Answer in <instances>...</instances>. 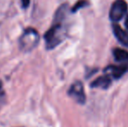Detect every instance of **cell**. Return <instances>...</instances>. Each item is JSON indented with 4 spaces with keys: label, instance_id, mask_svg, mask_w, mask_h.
Listing matches in <instances>:
<instances>
[{
    "label": "cell",
    "instance_id": "obj_9",
    "mask_svg": "<svg viewBox=\"0 0 128 127\" xmlns=\"http://www.w3.org/2000/svg\"><path fill=\"white\" fill-rule=\"evenodd\" d=\"M88 5V2L86 0H79L78 2H77V3L72 7V12H76L79 9L84 8V7L87 6Z\"/></svg>",
    "mask_w": 128,
    "mask_h": 127
},
{
    "label": "cell",
    "instance_id": "obj_5",
    "mask_svg": "<svg viewBox=\"0 0 128 127\" xmlns=\"http://www.w3.org/2000/svg\"><path fill=\"white\" fill-rule=\"evenodd\" d=\"M128 71V67L124 64H120V65H109L104 69V72L106 74L109 75L110 77H112V78H121L124 74Z\"/></svg>",
    "mask_w": 128,
    "mask_h": 127
},
{
    "label": "cell",
    "instance_id": "obj_4",
    "mask_svg": "<svg viewBox=\"0 0 128 127\" xmlns=\"http://www.w3.org/2000/svg\"><path fill=\"white\" fill-rule=\"evenodd\" d=\"M68 94L70 97L73 98L77 103L78 104H84L86 99V93H84V86L83 84L79 81H76L71 85L69 91H68Z\"/></svg>",
    "mask_w": 128,
    "mask_h": 127
},
{
    "label": "cell",
    "instance_id": "obj_10",
    "mask_svg": "<svg viewBox=\"0 0 128 127\" xmlns=\"http://www.w3.org/2000/svg\"><path fill=\"white\" fill-rule=\"evenodd\" d=\"M4 102H5V92L4 91L3 85L0 82V108L2 107V105H4Z\"/></svg>",
    "mask_w": 128,
    "mask_h": 127
},
{
    "label": "cell",
    "instance_id": "obj_12",
    "mask_svg": "<svg viewBox=\"0 0 128 127\" xmlns=\"http://www.w3.org/2000/svg\"><path fill=\"white\" fill-rule=\"evenodd\" d=\"M125 25H126V28L127 31H128V15H127V17H126V21H125Z\"/></svg>",
    "mask_w": 128,
    "mask_h": 127
},
{
    "label": "cell",
    "instance_id": "obj_8",
    "mask_svg": "<svg viewBox=\"0 0 128 127\" xmlns=\"http://www.w3.org/2000/svg\"><path fill=\"white\" fill-rule=\"evenodd\" d=\"M112 54L117 62L128 67V51L120 48H115L112 51Z\"/></svg>",
    "mask_w": 128,
    "mask_h": 127
},
{
    "label": "cell",
    "instance_id": "obj_3",
    "mask_svg": "<svg viewBox=\"0 0 128 127\" xmlns=\"http://www.w3.org/2000/svg\"><path fill=\"white\" fill-rule=\"evenodd\" d=\"M127 3L125 0H115L111 7L109 17L112 22L120 21L127 12Z\"/></svg>",
    "mask_w": 128,
    "mask_h": 127
},
{
    "label": "cell",
    "instance_id": "obj_2",
    "mask_svg": "<svg viewBox=\"0 0 128 127\" xmlns=\"http://www.w3.org/2000/svg\"><path fill=\"white\" fill-rule=\"evenodd\" d=\"M39 34L37 30L28 28L19 38V49L24 52H30L37 47L39 43Z\"/></svg>",
    "mask_w": 128,
    "mask_h": 127
},
{
    "label": "cell",
    "instance_id": "obj_7",
    "mask_svg": "<svg viewBox=\"0 0 128 127\" xmlns=\"http://www.w3.org/2000/svg\"><path fill=\"white\" fill-rule=\"evenodd\" d=\"M112 83L111 77L109 75L106 74L104 76L98 77L97 79H95L91 84V86L92 88H100V89H107Z\"/></svg>",
    "mask_w": 128,
    "mask_h": 127
},
{
    "label": "cell",
    "instance_id": "obj_1",
    "mask_svg": "<svg viewBox=\"0 0 128 127\" xmlns=\"http://www.w3.org/2000/svg\"><path fill=\"white\" fill-rule=\"evenodd\" d=\"M67 3L60 5L58 9L56 10L55 15H54L53 24L44 36L47 50H52L56 48L64 39L66 31L64 25V22L67 17Z\"/></svg>",
    "mask_w": 128,
    "mask_h": 127
},
{
    "label": "cell",
    "instance_id": "obj_11",
    "mask_svg": "<svg viewBox=\"0 0 128 127\" xmlns=\"http://www.w3.org/2000/svg\"><path fill=\"white\" fill-rule=\"evenodd\" d=\"M21 3H22L23 8H27L30 4V0H21Z\"/></svg>",
    "mask_w": 128,
    "mask_h": 127
},
{
    "label": "cell",
    "instance_id": "obj_6",
    "mask_svg": "<svg viewBox=\"0 0 128 127\" xmlns=\"http://www.w3.org/2000/svg\"><path fill=\"white\" fill-rule=\"evenodd\" d=\"M112 31L118 42L126 47H128V32L117 24H112Z\"/></svg>",
    "mask_w": 128,
    "mask_h": 127
}]
</instances>
